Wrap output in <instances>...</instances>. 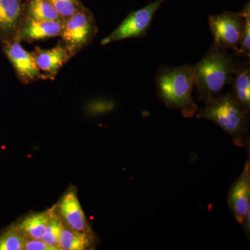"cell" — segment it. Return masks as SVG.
Returning a JSON list of instances; mask_svg holds the SVG:
<instances>
[{"label":"cell","mask_w":250,"mask_h":250,"mask_svg":"<svg viewBox=\"0 0 250 250\" xmlns=\"http://www.w3.org/2000/svg\"><path fill=\"white\" fill-rule=\"evenodd\" d=\"M239 61L234 54L213 43L201 60L193 65L198 98L207 104L231 84Z\"/></svg>","instance_id":"cell-1"},{"label":"cell","mask_w":250,"mask_h":250,"mask_svg":"<svg viewBox=\"0 0 250 250\" xmlns=\"http://www.w3.org/2000/svg\"><path fill=\"white\" fill-rule=\"evenodd\" d=\"M155 83L158 96L166 106L180 111L186 118L196 114L198 106L192 96L195 85L193 65H162L156 72Z\"/></svg>","instance_id":"cell-2"},{"label":"cell","mask_w":250,"mask_h":250,"mask_svg":"<svg viewBox=\"0 0 250 250\" xmlns=\"http://www.w3.org/2000/svg\"><path fill=\"white\" fill-rule=\"evenodd\" d=\"M197 118L213 122L232 137L235 144L243 146L249 124V113L236 103L231 93L220 94L197 113Z\"/></svg>","instance_id":"cell-3"},{"label":"cell","mask_w":250,"mask_h":250,"mask_svg":"<svg viewBox=\"0 0 250 250\" xmlns=\"http://www.w3.org/2000/svg\"><path fill=\"white\" fill-rule=\"evenodd\" d=\"M98 32V25L93 13L83 6L64 21L60 36L74 57L93 42Z\"/></svg>","instance_id":"cell-4"},{"label":"cell","mask_w":250,"mask_h":250,"mask_svg":"<svg viewBox=\"0 0 250 250\" xmlns=\"http://www.w3.org/2000/svg\"><path fill=\"white\" fill-rule=\"evenodd\" d=\"M245 16L243 11H225L218 15H211L208 18L210 33L215 45L220 48L238 50L242 34L245 27Z\"/></svg>","instance_id":"cell-5"},{"label":"cell","mask_w":250,"mask_h":250,"mask_svg":"<svg viewBox=\"0 0 250 250\" xmlns=\"http://www.w3.org/2000/svg\"><path fill=\"white\" fill-rule=\"evenodd\" d=\"M164 1L165 0L150 1L143 9L131 11L111 34L102 40V45H106L132 38H143L147 35L153 17Z\"/></svg>","instance_id":"cell-6"},{"label":"cell","mask_w":250,"mask_h":250,"mask_svg":"<svg viewBox=\"0 0 250 250\" xmlns=\"http://www.w3.org/2000/svg\"><path fill=\"white\" fill-rule=\"evenodd\" d=\"M3 53L14 67L16 76L22 84H30L39 80H49L36 65L31 52H27L16 41L1 42Z\"/></svg>","instance_id":"cell-7"},{"label":"cell","mask_w":250,"mask_h":250,"mask_svg":"<svg viewBox=\"0 0 250 250\" xmlns=\"http://www.w3.org/2000/svg\"><path fill=\"white\" fill-rule=\"evenodd\" d=\"M64 21H46L24 16L15 40L21 42L60 36Z\"/></svg>","instance_id":"cell-8"},{"label":"cell","mask_w":250,"mask_h":250,"mask_svg":"<svg viewBox=\"0 0 250 250\" xmlns=\"http://www.w3.org/2000/svg\"><path fill=\"white\" fill-rule=\"evenodd\" d=\"M228 205L238 223H243L250 208V161H247L244 170L230 188Z\"/></svg>","instance_id":"cell-9"},{"label":"cell","mask_w":250,"mask_h":250,"mask_svg":"<svg viewBox=\"0 0 250 250\" xmlns=\"http://www.w3.org/2000/svg\"><path fill=\"white\" fill-rule=\"evenodd\" d=\"M31 53L39 70L51 80L55 78L59 70L73 57L62 41L51 49L36 47Z\"/></svg>","instance_id":"cell-10"},{"label":"cell","mask_w":250,"mask_h":250,"mask_svg":"<svg viewBox=\"0 0 250 250\" xmlns=\"http://www.w3.org/2000/svg\"><path fill=\"white\" fill-rule=\"evenodd\" d=\"M24 16V0H0V42L15 40Z\"/></svg>","instance_id":"cell-11"},{"label":"cell","mask_w":250,"mask_h":250,"mask_svg":"<svg viewBox=\"0 0 250 250\" xmlns=\"http://www.w3.org/2000/svg\"><path fill=\"white\" fill-rule=\"evenodd\" d=\"M59 210L69 228L79 232H91L84 212L74 190H69L63 195L59 205Z\"/></svg>","instance_id":"cell-12"},{"label":"cell","mask_w":250,"mask_h":250,"mask_svg":"<svg viewBox=\"0 0 250 250\" xmlns=\"http://www.w3.org/2000/svg\"><path fill=\"white\" fill-rule=\"evenodd\" d=\"M231 85V94L237 103L250 113V60L238 62Z\"/></svg>","instance_id":"cell-13"},{"label":"cell","mask_w":250,"mask_h":250,"mask_svg":"<svg viewBox=\"0 0 250 250\" xmlns=\"http://www.w3.org/2000/svg\"><path fill=\"white\" fill-rule=\"evenodd\" d=\"M52 212L47 210L28 215L15 226L27 238L41 239Z\"/></svg>","instance_id":"cell-14"},{"label":"cell","mask_w":250,"mask_h":250,"mask_svg":"<svg viewBox=\"0 0 250 250\" xmlns=\"http://www.w3.org/2000/svg\"><path fill=\"white\" fill-rule=\"evenodd\" d=\"M93 241L90 233L79 232L63 227L59 238V248L63 250H84L91 247Z\"/></svg>","instance_id":"cell-15"},{"label":"cell","mask_w":250,"mask_h":250,"mask_svg":"<svg viewBox=\"0 0 250 250\" xmlns=\"http://www.w3.org/2000/svg\"><path fill=\"white\" fill-rule=\"evenodd\" d=\"M24 16L46 21H65L47 0H24Z\"/></svg>","instance_id":"cell-16"},{"label":"cell","mask_w":250,"mask_h":250,"mask_svg":"<svg viewBox=\"0 0 250 250\" xmlns=\"http://www.w3.org/2000/svg\"><path fill=\"white\" fill-rule=\"evenodd\" d=\"M63 227L62 220L52 212L41 239L48 246L57 250H60L59 248V238Z\"/></svg>","instance_id":"cell-17"},{"label":"cell","mask_w":250,"mask_h":250,"mask_svg":"<svg viewBox=\"0 0 250 250\" xmlns=\"http://www.w3.org/2000/svg\"><path fill=\"white\" fill-rule=\"evenodd\" d=\"M25 236L16 226L12 227L0 235V250H24Z\"/></svg>","instance_id":"cell-18"},{"label":"cell","mask_w":250,"mask_h":250,"mask_svg":"<svg viewBox=\"0 0 250 250\" xmlns=\"http://www.w3.org/2000/svg\"><path fill=\"white\" fill-rule=\"evenodd\" d=\"M243 13L245 16V27L242 34L238 50L235 52L237 58H246L250 60V6L247 3L243 8Z\"/></svg>","instance_id":"cell-19"},{"label":"cell","mask_w":250,"mask_h":250,"mask_svg":"<svg viewBox=\"0 0 250 250\" xmlns=\"http://www.w3.org/2000/svg\"><path fill=\"white\" fill-rule=\"evenodd\" d=\"M64 20L75 14L84 5L82 0H47Z\"/></svg>","instance_id":"cell-20"},{"label":"cell","mask_w":250,"mask_h":250,"mask_svg":"<svg viewBox=\"0 0 250 250\" xmlns=\"http://www.w3.org/2000/svg\"><path fill=\"white\" fill-rule=\"evenodd\" d=\"M24 250H57L48 246L42 239H33L25 237Z\"/></svg>","instance_id":"cell-21"},{"label":"cell","mask_w":250,"mask_h":250,"mask_svg":"<svg viewBox=\"0 0 250 250\" xmlns=\"http://www.w3.org/2000/svg\"><path fill=\"white\" fill-rule=\"evenodd\" d=\"M114 107L113 103L107 101H100L93 103L90 105L89 109L91 113H99L109 111Z\"/></svg>","instance_id":"cell-22"},{"label":"cell","mask_w":250,"mask_h":250,"mask_svg":"<svg viewBox=\"0 0 250 250\" xmlns=\"http://www.w3.org/2000/svg\"><path fill=\"white\" fill-rule=\"evenodd\" d=\"M250 212L249 211L248 212V213H247L246 216L245 217L244 220H243V223H242V225H243V229H244V230L245 231H246V232L248 236H249L250 231Z\"/></svg>","instance_id":"cell-23"}]
</instances>
